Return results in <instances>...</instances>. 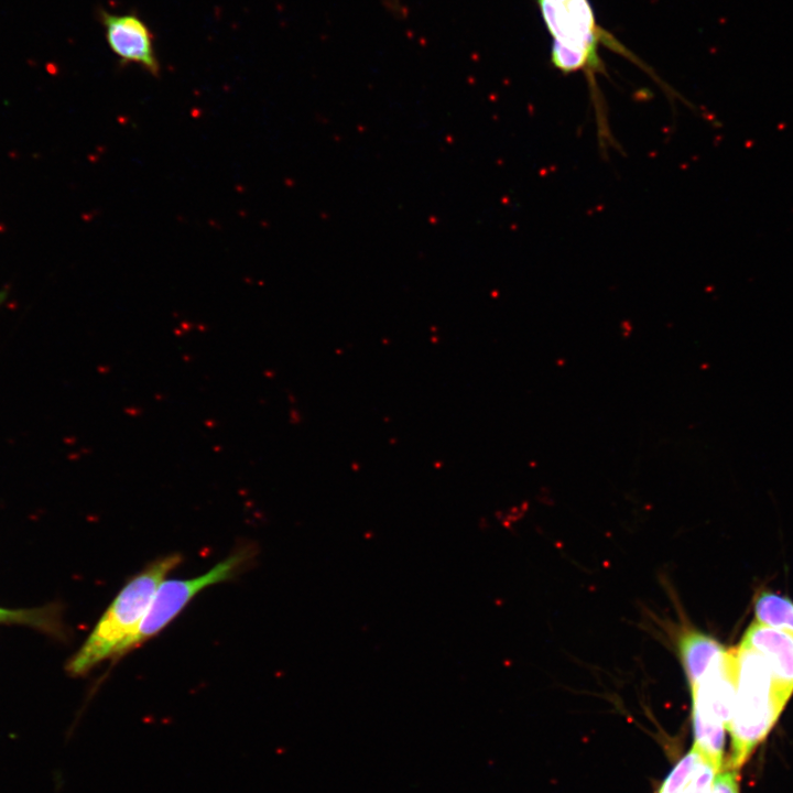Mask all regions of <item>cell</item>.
I'll return each mask as SVG.
<instances>
[{
  "label": "cell",
  "mask_w": 793,
  "mask_h": 793,
  "mask_svg": "<svg viewBox=\"0 0 793 793\" xmlns=\"http://www.w3.org/2000/svg\"><path fill=\"white\" fill-rule=\"evenodd\" d=\"M536 3L552 39L551 64L563 74L583 73L587 80L598 142L602 151L616 146V142L609 128L607 106L597 80L598 75H608L599 54L601 45L640 67L671 99L678 98L684 101L650 66L613 34L600 26L590 0H536Z\"/></svg>",
  "instance_id": "1"
},
{
  "label": "cell",
  "mask_w": 793,
  "mask_h": 793,
  "mask_svg": "<svg viewBox=\"0 0 793 793\" xmlns=\"http://www.w3.org/2000/svg\"><path fill=\"white\" fill-rule=\"evenodd\" d=\"M181 562L177 553L157 557L128 580L68 662L69 674L83 675L105 659L116 658L137 632L159 585Z\"/></svg>",
  "instance_id": "2"
},
{
  "label": "cell",
  "mask_w": 793,
  "mask_h": 793,
  "mask_svg": "<svg viewBox=\"0 0 793 793\" xmlns=\"http://www.w3.org/2000/svg\"><path fill=\"white\" fill-rule=\"evenodd\" d=\"M737 687L728 730L731 737L729 769H739L764 740L784 705L775 693L772 674L764 658L740 644L735 648Z\"/></svg>",
  "instance_id": "3"
},
{
  "label": "cell",
  "mask_w": 793,
  "mask_h": 793,
  "mask_svg": "<svg viewBox=\"0 0 793 793\" xmlns=\"http://www.w3.org/2000/svg\"><path fill=\"white\" fill-rule=\"evenodd\" d=\"M256 556L253 544L236 547L230 555L205 574L188 579L163 580L155 590L150 607L137 632L122 645L116 658H121L164 629L204 588L236 577Z\"/></svg>",
  "instance_id": "4"
},
{
  "label": "cell",
  "mask_w": 793,
  "mask_h": 793,
  "mask_svg": "<svg viewBox=\"0 0 793 793\" xmlns=\"http://www.w3.org/2000/svg\"><path fill=\"white\" fill-rule=\"evenodd\" d=\"M99 18L107 44L120 63L135 64L157 77L161 67L148 24L134 13L120 14L101 10Z\"/></svg>",
  "instance_id": "5"
},
{
  "label": "cell",
  "mask_w": 793,
  "mask_h": 793,
  "mask_svg": "<svg viewBox=\"0 0 793 793\" xmlns=\"http://www.w3.org/2000/svg\"><path fill=\"white\" fill-rule=\"evenodd\" d=\"M740 644L756 650L764 658L778 698L785 706L793 694V634L753 622Z\"/></svg>",
  "instance_id": "6"
},
{
  "label": "cell",
  "mask_w": 793,
  "mask_h": 793,
  "mask_svg": "<svg viewBox=\"0 0 793 793\" xmlns=\"http://www.w3.org/2000/svg\"><path fill=\"white\" fill-rule=\"evenodd\" d=\"M677 647L687 683L700 677L726 650L713 637L694 629H686L680 633Z\"/></svg>",
  "instance_id": "7"
},
{
  "label": "cell",
  "mask_w": 793,
  "mask_h": 793,
  "mask_svg": "<svg viewBox=\"0 0 793 793\" xmlns=\"http://www.w3.org/2000/svg\"><path fill=\"white\" fill-rule=\"evenodd\" d=\"M757 622L793 634V601L786 597L762 591L754 602Z\"/></svg>",
  "instance_id": "8"
},
{
  "label": "cell",
  "mask_w": 793,
  "mask_h": 793,
  "mask_svg": "<svg viewBox=\"0 0 793 793\" xmlns=\"http://www.w3.org/2000/svg\"><path fill=\"white\" fill-rule=\"evenodd\" d=\"M703 756L693 746L663 781L659 793H683Z\"/></svg>",
  "instance_id": "9"
},
{
  "label": "cell",
  "mask_w": 793,
  "mask_h": 793,
  "mask_svg": "<svg viewBox=\"0 0 793 793\" xmlns=\"http://www.w3.org/2000/svg\"><path fill=\"white\" fill-rule=\"evenodd\" d=\"M54 616L48 609H3L0 608V623L29 624L43 630L53 629Z\"/></svg>",
  "instance_id": "10"
},
{
  "label": "cell",
  "mask_w": 793,
  "mask_h": 793,
  "mask_svg": "<svg viewBox=\"0 0 793 793\" xmlns=\"http://www.w3.org/2000/svg\"><path fill=\"white\" fill-rule=\"evenodd\" d=\"M717 772L716 768L703 757L683 793H709Z\"/></svg>",
  "instance_id": "11"
},
{
  "label": "cell",
  "mask_w": 793,
  "mask_h": 793,
  "mask_svg": "<svg viewBox=\"0 0 793 793\" xmlns=\"http://www.w3.org/2000/svg\"><path fill=\"white\" fill-rule=\"evenodd\" d=\"M709 793H739L737 772L731 769L717 772Z\"/></svg>",
  "instance_id": "12"
},
{
  "label": "cell",
  "mask_w": 793,
  "mask_h": 793,
  "mask_svg": "<svg viewBox=\"0 0 793 793\" xmlns=\"http://www.w3.org/2000/svg\"><path fill=\"white\" fill-rule=\"evenodd\" d=\"M392 1H393L394 6L398 8L400 0H392Z\"/></svg>",
  "instance_id": "13"
}]
</instances>
